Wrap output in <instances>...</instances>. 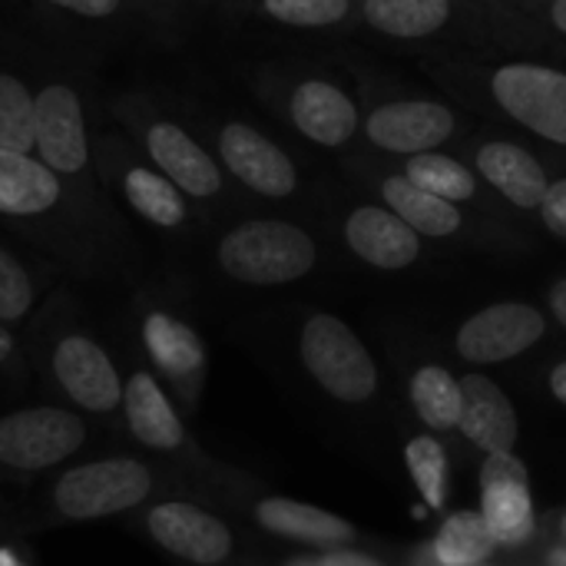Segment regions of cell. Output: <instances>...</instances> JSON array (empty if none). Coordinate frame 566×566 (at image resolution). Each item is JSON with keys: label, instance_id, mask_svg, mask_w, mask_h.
<instances>
[{"label": "cell", "instance_id": "6da1fadb", "mask_svg": "<svg viewBox=\"0 0 566 566\" xmlns=\"http://www.w3.org/2000/svg\"><path fill=\"white\" fill-rule=\"evenodd\" d=\"M109 116L136 143V149L159 172H166L192 202H216L226 192L222 163L182 123L156 109V103L139 90L119 93L109 106Z\"/></svg>", "mask_w": 566, "mask_h": 566}, {"label": "cell", "instance_id": "7a4b0ae2", "mask_svg": "<svg viewBox=\"0 0 566 566\" xmlns=\"http://www.w3.org/2000/svg\"><path fill=\"white\" fill-rule=\"evenodd\" d=\"M113 206H99L63 182L43 159L0 149V219L33 232L113 226Z\"/></svg>", "mask_w": 566, "mask_h": 566}, {"label": "cell", "instance_id": "3957f363", "mask_svg": "<svg viewBox=\"0 0 566 566\" xmlns=\"http://www.w3.org/2000/svg\"><path fill=\"white\" fill-rule=\"evenodd\" d=\"M36 99V159H43L63 182L86 199L109 206L96 169V143L86 119V99L70 76H43L33 86Z\"/></svg>", "mask_w": 566, "mask_h": 566}, {"label": "cell", "instance_id": "277c9868", "mask_svg": "<svg viewBox=\"0 0 566 566\" xmlns=\"http://www.w3.org/2000/svg\"><path fill=\"white\" fill-rule=\"evenodd\" d=\"M96 169L106 196L149 229L179 235L192 226V199L159 172L123 129L96 136Z\"/></svg>", "mask_w": 566, "mask_h": 566}, {"label": "cell", "instance_id": "5b68a950", "mask_svg": "<svg viewBox=\"0 0 566 566\" xmlns=\"http://www.w3.org/2000/svg\"><path fill=\"white\" fill-rule=\"evenodd\" d=\"M219 269L242 285H289L318 262L315 239L282 219H245L216 245Z\"/></svg>", "mask_w": 566, "mask_h": 566}, {"label": "cell", "instance_id": "8992f818", "mask_svg": "<svg viewBox=\"0 0 566 566\" xmlns=\"http://www.w3.org/2000/svg\"><path fill=\"white\" fill-rule=\"evenodd\" d=\"M153 494V474L133 458L90 461L53 488V507L70 521H99L139 507Z\"/></svg>", "mask_w": 566, "mask_h": 566}, {"label": "cell", "instance_id": "52a82bcc", "mask_svg": "<svg viewBox=\"0 0 566 566\" xmlns=\"http://www.w3.org/2000/svg\"><path fill=\"white\" fill-rule=\"evenodd\" d=\"M302 361L315 381L342 401H368L378 371L361 338L335 315H312L302 328Z\"/></svg>", "mask_w": 566, "mask_h": 566}, {"label": "cell", "instance_id": "ba28073f", "mask_svg": "<svg viewBox=\"0 0 566 566\" xmlns=\"http://www.w3.org/2000/svg\"><path fill=\"white\" fill-rule=\"evenodd\" d=\"M501 109L531 133L566 146V73L544 63H504L491 76Z\"/></svg>", "mask_w": 566, "mask_h": 566}, {"label": "cell", "instance_id": "9c48e42d", "mask_svg": "<svg viewBox=\"0 0 566 566\" xmlns=\"http://www.w3.org/2000/svg\"><path fill=\"white\" fill-rule=\"evenodd\" d=\"M86 441V428L73 411L63 408H27L0 418V464L17 471H43Z\"/></svg>", "mask_w": 566, "mask_h": 566}, {"label": "cell", "instance_id": "30bf717a", "mask_svg": "<svg viewBox=\"0 0 566 566\" xmlns=\"http://www.w3.org/2000/svg\"><path fill=\"white\" fill-rule=\"evenodd\" d=\"M53 27H70L96 36H143L176 23L172 0H23Z\"/></svg>", "mask_w": 566, "mask_h": 566}, {"label": "cell", "instance_id": "8fae6325", "mask_svg": "<svg viewBox=\"0 0 566 566\" xmlns=\"http://www.w3.org/2000/svg\"><path fill=\"white\" fill-rule=\"evenodd\" d=\"M216 159L255 196L289 199L298 189V169L289 153L249 123L229 119L216 129Z\"/></svg>", "mask_w": 566, "mask_h": 566}, {"label": "cell", "instance_id": "7c38bea8", "mask_svg": "<svg viewBox=\"0 0 566 566\" xmlns=\"http://www.w3.org/2000/svg\"><path fill=\"white\" fill-rule=\"evenodd\" d=\"M50 365L66 398L76 401L83 411L109 415L123 401V378L106 348L90 335L66 332L63 338H56Z\"/></svg>", "mask_w": 566, "mask_h": 566}, {"label": "cell", "instance_id": "4fadbf2b", "mask_svg": "<svg viewBox=\"0 0 566 566\" xmlns=\"http://www.w3.org/2000/svg\"><path fill=\"white\" fill-rule=\"evenodd\" d=\"M481 517L504 547H521L534 534L531 478L511 451L488 454L481 468Z\"/></svg>", "mask_w": 566, "mask_h": 566}, {"label": "cell", "instance_id": "5bb4252c", "mask_svg": "<svg viewBox=\"0 0 566 566\" xmlns=\"http://www.w3.org/2000/svg\"><path fill=\"white\" fill-rule=\"evenodd\" d=\"M544 315L534 305L524 302H501L491 305L478 315H471L461 332H458V352L468 361L478 365H497L507 361L531 345L541 342L544 335Z\"/></svg>", "mask_w": 566, "mask_h": 566}, {"label": "cell", "instance_id": "9a60e30c", "mask_svg": "<svg viewBox=\"0 0 566 566\" xmlns=\"http://www.w3.org/2000/svg\"><path fill=\"white\" fill-rule=\"evenodd\" d=\"M146 527L163 551H169L172 557H179L186 564L216 566L229 560V554H232L229 527L219 517H212L209 511L182 504V501L156 504L146 514Z\"/></svg>", "mask_w": 566, "mask_h": 566}, {"label": "cell", "instance_id": "2e32d148", "mask_svg": "<svg viewBox=\"0 0 566 566\" xmlns=\"http://www.w3.org/2000/svg\"><path fill=\"white\" fill-rule=\"evenodd\" d=\"M454 123L458 119H454V113L444 103H434V99H401V103L378 106L368 116L365 133H368V139L375 146H381L388 153L418 156V153H431L434 146L451 139Z\"/></svg>", "mask_w": 566, "mask_h": 566}, {"label": "cell", "instance_id": "e0dca14e", "mask_svg": "<svg viewBox=\"0 0 566 566\" xmlns=\"http://www.w3.org/2000/svg\"><path fill=\"white\" fill-rule=\"evenodd\" d=\"M348 249L375 269H408L421 255L418 232L395 212L381 206H358L345 219Z\"/></svg>", "mask_w": 566, "mask_h": 566}, {"label": "cell", "instance_id": "ac0fdd59", "mask_svg": "<svg viewBox=\"0 0 566 566\" xmlns=\"http://www.w3.org/2000/svg\"><path fill=\"white\" fill-rule=\"evenodd\" d=\"M289 116L295 129L318 146H342L358 129L355 99L328 80H302L289 96Z\"/></svg>", "mask_w": 566, "mask_h": 566}, {"label": "cell", "instance_id": "d6986e66", "mask_svg": "<svg viewBox=\"0 0 566 566\" xmlns=\"http://www.w3.org/2000/svg\"><path fill=\"white\" fill-rule=\"evenodd\" d=\"M139 335H143V345H146L149 358L156 361V368L163 375H169L172 381H179V388L202 375L206 345L196 335V328L189 322H182L179 315H172L166 308H149L139 322Z\"/></svg>", "mask_w": 566, "mask_h": 566}, {"label": "cell", "instance_id": "ffe728a7", "mask_svg": "<svg viewBox=\"0 0 566 566\" xmlns=\"http://www.w3.org/2000/svg\"><path fill=\"white\" fill-rule=\"evenodd\" d=\"M461 431L488 454L497 451H511L517 441V415L514 405L507 401V395L481 378V375H468L461 381Z\"/></svg>", "mask_w": 566, "mask_h": 566}, {"label": "cell", "instance_id": "44dd1931", "mask_svg": "<svg viewBox=\"0 0 566 566\" xmlns=\"http://www.w3.org/2000/svg\"><path fill=\"white\" fill-rule=\"evenodd\" d=\"M478 172L517 209H541L544 196H547V172L541 166V159H534L527 149L514 146V143H484L474 156Z\"/></svg>", "mask_w": 566, "mask_h": 566}, {"label": "cell", "instance_id": "7402d4cb", "mask_svg": "<svg viewBox=\"0 0 566 566\" xmlns=\"http://www.w3.org/2000/svg\"><path fill=\"white\" fill-rule=\"evenodd\" d=\"M123 405H126V421L136 441H143L153 451H176L182 444L186 438L182 421L149 371L129 375V381L123 385Z\"/></svg>", "mask_w": 566, "mask_h": 566}, {"label": "cell", "instance_id": "603a6c76", "mask_svg": "<svg viewBox=\"0 0 566 566\" xmlns=\"http://www.w3.org/2000/svg\"><path fill=\"white\" fill-rule=\"evenodd\" d=\"M255 521L279 537L312 544V547H335V544L352 541V534H355L348 521H342L328 511L298 504V501H285V497L262 501L255 507Z\"/></svg>", "mask_w": 566, "mask_h": 566}, {"label": "cell", "instance_id": "cb8c5ba5", "mask_svg": "<svg viewBox=\"0 0 566 566\" xmlns=\"http://www.w3.org/2000/svg\"><path fill=\"white\" fill-rule=\"evenodd\" d=\"M381 192H385L388 209H395L418 235L448 239V235H454L464 226V219H461L454 202H448V199L415 186L408 176H388L381 182Z\"/></svg>", "mask_w": 566, "mask_h": 566}, {"label": "cell", "instance_id": "d4e9b609", "mask_svg": "<svg viewBox=\"0 0 566 566\" xmlns=\"http://www.w3.org/2000/svg\"><path fill=\"white\" fill-rule=\"evenodd\" d=\"M361 10L375 30L398 36V40L431 36L454 13L451 0H365Z\"/></svg>", "mask_w": 566, "mask_h": 566}, {"label": "cell", "instance_id": "484cf974", "mask_svg": "<svg viewBox=\"0 0 566 566\" xmlns=\"http://www.w3.org/2000/svg\"><path fill=\"white\" fill-rule=\"evenodd\" d=\"M0 149L36 153V99L20 73L0 70Z\"/></svg>", "mask_w": 566, "mask_h": 566}, {"label": "cell", "instance_id": "4316f807", "mask_svg": "<svg viewBox=\"0 0 566 566\" xmlns=\"http://www.w3.org/2000/svg\"><path fill=\"white\" fill-rule=\"evenodd\" d=\"M411 401L418 418L434 431H451L461 424V381H454L444 368H421L411 381Z\"/></svg>", "mask_w": 566, "mask_h": 566}, {"label": "cell", "instance_id": "83f0119b", "mask_svg": "<svg viewBox=\"0 0 566 566\" xmlns=\"http://www.w3.org/2000/svg\"><path fill=\"white\" fill-rule=\"evenodd\" d=\"M491 551H494V537L484 517L474 511H461L448 517L434 541V557L441 566H474L488 560Z\"/></svg>", "mask_w": 566, "mask_h": 566}, {"label": "cell", "instance_id": "f1b7e54d", "mask_svg": "<svg viewBox=\"0 0 566 566\" xmlns=\"http://www.w3.org/2000/svg\"><path fill=\"white\" fill-rule=\"evenodd\" d=\"M405 176L415 186H421V189H428V192H434V196H441V199H448L454 206L474 199V192H478V179L471 176V169L461 166L454 156H444V153H434V149L418 153L415 159H408Z\"/></svg>", "mask_w": 566, "mask_h": 566}, {"label": "cell", "instance_id": "f546056e", "mask_svg": "<svg viewBox=\"0 0 566 566\" xmlns=\"http://www.w3.org/2000/svg\"><path fill=\"white\" fill-rule=\"evenodd\" d=\"M408 471L418 481V491L424 494V504L441 511L448 497V458L444 448L434 438H415L405 451Z\"/></svg>", "mask_w": 566, "mask_h": 566}, {"label": "cell", "instance_id": "4dcf8cb0", "mask_svg": "<svg viewBox=\"0 0 566 566\" xmlns=\"http://www.w3.org/2000/svg\"><path fill=\"white\" fill-rule=\"evenodd\" d=\"M36 302V282L23 259L0 245V322H23Z\"/></svg>", "mask_w": 566, "mask_h": 566}, {"label": "cell", "instance_id": "1f68e13d", "mask_svg": "<svg viewBox=\"0 0 566 566\" xmlns=\"http://www.w3.org/2000/svg\"><path fill=\"white\" fill-rule=\"evenodd\" d=\"M259 10L285 27H332L348 17V0H259Z\"/></svg>", "mask_w": 566, "mask_h": 566}, {"label": "cell", "instance_id": "d6a6232c", "mask_svg": "<svg viewBox=\"0 0 566 566\" xmlns=\"http://www.w3.org/2000/svg\"><path fill=\"white\" fill-rule=\"evenodd\" d=\"M541 219L557 239H566V179L547 186V196L541 202Z\"/></svg>", "mask_w": 566, "mask_h": 566}, {"label": "cell", "instance_id": "836d02e7", "mask_svg": "<svg viewBox=\"0 0 566 566\" xmlns=\"http://www.w3.org/2000/svg\"><path fill=\"white\" fill-rule=\"evenodd\" d=\"M318 566H381V564H375L371 557H361V554H332V557H325Z\"/></svg>", "mask_w": 566, "mask_h": 566}, {"label": "cell", "instance_id": "e575fe53", "mask_svg": "<svg viewBox=\"0 0 566 566\" xmlns=\"http://www.w3.org/2000/svg\"><path fill=\"white\" fill-rule=\"evenodd\" d=\"M551 305H554V315L560 318V325H566V279H560L551 289Z\"/></svg>", "mask_w": 566, "mask_h": 566}, {"label": "cell", "instance_id": "d590c367", "mask_svg": "<svg viewBox=\"0 0 566 566\" xmlns=\"http://www.w3.org/2000/svg\"><path fill=\"white\" fill-rule=\"evenodd\" d=\"M13 352H17V338H13V332L0 322V365H3V361H10V358H13Z\"/></svg>", "mask_w": 566, "mask_h": 566}, {"label": "cell", "instance_id": "8d00e7d4", "mask_svg": "<svg viewBox=\"0 0 566 566\" xmlns=\"http://www.w3.org/2000/svg\"><path fill=\"white\" fill-rule=\"evenodd\" d=\"M551 391L566 405V361L554 368V375H551Z\"/></svg>", "mask_w": 566, "mask_h": 566}, {"label": "cell", "instance_id": "74e56055", "mask_svg": "<svg viewBox=\"0 0 566 566\" xmlns=\"http://www.w3.org/2000/svg\"><path fill=\"white\" fill-rule=\"evenodd\" d=\"M551 17H554V27L566 33V0H554L551 3Z\"/></svg>", "mask_w": 566, "mask_h": 566}, {"label": "cell", "instance_id": "f35d334b", "mask_svg": "<svg viewBox=\"0 0 566 566\" xmlns=\"http://www.w3.org/2000/svg\"><path fill=\"white\" fill-rule=\"evenodd\" d=\"M564 537H566V517H564Z\"/></svg>", "mask_w": 566, "mask_h": 566}]
</instances>
